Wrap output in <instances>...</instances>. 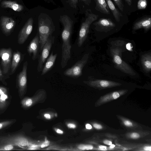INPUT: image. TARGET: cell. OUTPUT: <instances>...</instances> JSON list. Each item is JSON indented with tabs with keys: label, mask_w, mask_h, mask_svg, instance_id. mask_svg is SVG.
<instances>
[{
	"label": "cell",
	"mask_w": 151,
	"mask_h": 151,
	"mask_svg": "<svg viewBox=\"0 0 151 151\" xmlns=\"http://www.w3.org/2000/svg\"><path fill=\"white\" fill-rule=\"evenodd\" d=\"M55 37L51 36L50 37L45 43L41 53L38 56V63L37 68L38 72L41 71L44 65L49 56L51 48L55 41Z\"/></svg>",
	"instance_id": "obj_7"
},
{
	"label": "cell",
	"mask_w": 151,
	"mask_h": 151,
	"mask_svg": "<svg viewBox=\"0 0 151 151\" xmlns=\"http://www.w3.org/2000/svg\"><path fill=\"white\" fill-rule=\"evenodd\" d=\"M124 43L117 41L113 44L110 47V52L115 68L131 76L136 73L131 67L122 59L121 54L123 52L122 46Z\"/></svg>",
	"instance_id": "obj_3"
},
{
	"label": "cell",
	"mask_w": 151,
	"mask_h": 151,
	"mask_svg": "<svg viewBox=\"0 0 151 151\" xmlns=\"http://www.w3.org/2000/svg\"><path fill=\"white\" fill-rule=\"evenodd\" d=\"M27 66L28 62L26 61L24 63L22 70L17 76V84L20 97L24 94L27 87Z\"/></svg>",
	"instance_id": "obj_10"
},
{
	"label": "cell",
	"mask_w": 151,
	"mask_h": 151,
	"mask_svg": "<svg viewBox=\"0 0 151 151\" xmlns=\"http://www.w3.org/2000/svg\"><path fill=\"white\" fill-rule=\"evenodd\" d=\"M93 24L97 31L106 32L113 29L116 26L115 23L109 18H101Z\"/></svg>",
	"instance_id": "obj_13"
},
{
	"label": "cell",
	"mask_w": 151,
	"mask_h": 151,
	"mask_svg": "<svg viewBox=\"0 0 151 151\" xmlns=\"http://www.w3.org/2000/svg\"><path fill=\"white\" fill-rule=\"evenodd\" d=\"M99 147L100 148V149H101V150H106L107 149L106 146L103 145H100L99 146Z\"/></svg>",
	"instance_id": "obj_42"
},
{
	"label": "cell",
	"mask_w": 151,
	"mask_h": 151,
	"mask_svg": "<svg viewBox=\"0 0 151 151\" xmlns=\"http://www.w3.org/2000/svg\"><path fill=\"white\" fill-rule=\"evenodd\" d=\"M127 4L129 6H131L132 4V1L131 0H125Z\"/></svg>",
	"instance_id": "obj_41"
},
{
	"label": "cell",
	"mask_w": 151,
	"mask_h": 151,
	"mask_svg": "<svg viewBox=\"0 0 151 151\" xmlns=\"http://www.w3.org/2000/svg\"><path fill=\"white\" fill-rule=\"evenodd\" d=\"M67 126L70 128H75L76 127L75 124L73 123H69L67 124Z\"/></svg>",
	"instance_id": "obj_38"
},
{
	"label": "cell",
	"mask_w": 151,
	"mask_h": 151,
	"mask_svg": "<svg viewBox=\"0 0 151 151\" xmlns=\"http://www.w3.org/2000/svg\"><path fill=\"white\" fill-rule=\"evenodd\" d=\"M89 56V53L85 54L81 59L72 67L65 70L64 75L73 78H77L81 76L83 69L87 62Z\"/></svg>",
	"instance_id": "obj_5"
},
{
	"label": "cell",
	"mask_w": 151,
	"mask_h": 151,
	"mask_svg": "<svg viewBox=\"0 0 151 151\" xmlns=\"http://www.w3.org/2000/svg\"><path fill=\"white\" fill-rule=\"evenodd\" d=\"M1 6L3 8H10L14 10L20 12L24 9L23 6L17 2L11 1H2L1 3Z\"/></svg>",
	"instance_id": "obj_19"
},
{
	"label": "cell",
	"mask_w": 151,
	"mask_h": 151,
	"mask_svg": "<svg viewBox=\"0 0 151 151\" xmlns=\"http://www.w3.org/2000/svg\"><path fill=\"white\" fill-rule=\"evenodd\" d=\"M45 117L47 119H50V115L48 114H46L44 115Z\"/></svg>",
	"instance_id": "obj_43"
},
{
	"label": "cell",
	"mask_w": 151,
	"mask_h": 151,
	"mask_svg": "<svg viewBox=\"0 0 151 151\" xmlns=\"http://www.w3.org/2000/svg\"><path fill=\"white\" fill-rule=\"evenodd\" d=\"M70 5L71 7L76 9L78 3V0H68Z\"/></svg>",
	"instance_id": "obj_31"
},
{
	"label": "cell",
	"mask_w": 151,
	"mask_h": 151,
	"mask_svg": "<svg viewBox=\"0 0 151 151\" xmlns=\"http://www.w3.org/2000/svg\"><path fill=\"white\" fill-rule=\"evenodd\" d=\"M83 82L88 86L99 90H102L119 86L121 83L107 80L97 79H90Z\"/></svg>",
	"instance_id": "obj_9"
},
{
	"label": "cell",
	"mask_w": 151,
	"mask_h": 151,
	"mask_svg": "<svg viewBox=\"0 0 151 151\" xmlns=\"http://www.w3.org/2000/svg\"><path fill=\"white\" fill-rule=\"evenodd\" d=\"M33 22V18H30L20 31L18 36L17 42L19 44H23L27 39L32 31Z\"/></svg>",
	"instance_id": "obj_12"
},
{
	"label": "cell",
	"mask_w": 151,
	"mask_h": 151,
	"mask_svg": "<svg viewBox=\"0 0 151 151\" xmlns=\"http://www.w3.org/2000/svg\"><path fill=\"white\" fill-rule=\"evenodd\" d=\"M141 62L142 68L146 72H149L151 70V53H146L141 56Z\"/></svg>",
	"instance_id": "obj_21"
},
{
	"label": "cell",
	"mask_w": 151,
	"mask_h": 151,
	"mask_svg": "<svg viewBox=\"0 0 151 151\" xmlns=\"http://www.w3.org/2000/svg\"><path fill=\"white\" fill-rule=\"evenodd\" d=\"M147 5V0H139L137 2V7L139 9L146 8Z\"/></svg>",
	"instance_id": "obj_27"
},
{
	"label": "cell",
	"mask_w": 151,
	"mask_h": 151,
	"mask_svg": "<svg viewBox=\"0 0 151 151\" xmlns=\"http://www.w3.org/2000/svg\"><path fill=\"white\" fill-rule=\"evenodd\" d=\"M128 91L127 89H122L101 96L96 101L95 106L96 107L100 106L113 100L116 99L126 94Z\"/></svg>",
	"instance_id": "obj_11"
},
{
	"label": "cell",
	"mask_w": 151,
	"mask_h": 151,
	"mask_svg": "<svg viewBox=\"0 0 151 151\" xmlns=\"http://www.w3.org/2000/svg\"><path fill=\"white\" fill-rule=\"evenodd\" d=\"M15 21L11 17L2 16L0 17V25L3 32L6 35L10 34L15 25Z\"/></svg>",
	"instance_id": "obj_14"
},
{
	"label": "cell",
	"mask_w": 151,
	"mask_h": 151,
	"mask_svg": "<svg viewBox=\"0 0 151 151\" xmlns=\"http://www.w3.org/2000/svg\"><path fill=\"white\" fill-rule=\"evenodd\" d=\"M49 141L45 139V141L41 145V147L44 148L46 147L49 145Z\"/></svg>",
	"instance_id": "obj_35"
},
{
	"label": "cell",
	"mask_w": 151,
	"mask_h": 151,
	"mask_svg": "<svg viewBox=\"0 0 151 151\" xmlns=\"http://www.w3.org/2000/svg\"><path fill=\"white\" fill-rule=\"evenodd\" d=\"M85 20L82 22L79 32L77 45L78 47H81L86 40L91 24L96 21L99 16L93 14L91 11H86Z\"/></svg>",
	"instance_id": "obj_4"
},
{
	"label": "cell",
	"mask_w": 151,
	"mask_h": 151,
	"mask_svg": "<svg viewBox=\"0 0 151 151\" xmlns=\"http://www.w3.org/2000/svg\"><path fill=\"white\" fill-rule=\"evenodd\" d=\"M118 7L119 9L122 12L124 10V5L122 0H113Z\"/></svg>",
	"instance_id": "obj_30"
},
{
	"label": "cell",
	"mask_w": 151,
	"mask_h": 151,
	"mask_svg": "<svg viewBox=\"0 0 151 151\" xmlns=\"http://www.w3.org/2000/svg\"><path fill=\"white\" fill-rule=\"evenodd\" d=\"M0 81H1L4 84L6 85L7 84L5 80L2 71L1 70L0 68Z\"/></svg>",
	"instance_id": "obj_32"
},
{
	"label": "cell",
	"mask_w": 151,
	"mask_h": 151,
	"mask_svg": "<svg viewBox=\"0 0 151 151\" xmlns=\"http://www.w3.org/2000/svg\"><path fill=\"white\" fill-rule=\"evenodd\" d=\"M1 1V0H0V1Z\"/></svg>",
	"instance_id": "obj_46"
},
{
	"label": "cell",
	"mask_w": 151,
	"mask_h": 151,
	"mask_svg": "<svg viewBox=\"0 0 151 151\" xmlns=\"http://www.w3.org/2000/svg\"><path fill=\"white\" fill-rule=\"evenodd\" d=\"M31 143L26 137L20 134L0 137V144H9L22 147L28 146Z\"/></svg>",
	"instance_id": "obj_6"
},
{
	"label": "cell",
	"mask_w": 151,
	"mask_h": 151,
	"mask_svg": "<svg viewBox=\"0 0 151 151\" xmlns=\"http://www.w3.org/2000/svg\"><path fill=\"white\" fill-rule=\"evenodd\" d=\"M15 146L9 144H0V151L10 150H14Z\"/></svg>",
	"instance_id": "obj_26"
},
{
	"label": "cell",
	"mask_w": 151,
	"mask_h": 151,
	"mask_svg": "<svg viewBox=\"0 0 151 151\" xmlns=\"http://www.w3.org/2000/svg\"><path fill=\"white\" fill-rule=\"evenodd\" d=\"M12 55V51L11 48L0 49V57L3 74L6 75L10 71Z\"/></svg>",
	"instance_id": "obj_8"
},
{
	"label": "cell",
	"mask_w": 151,
	"mask_h": 151,
	"mask_svg": "<svg viewBox=\"0 0 151 151\" xmlns=\"http://www.w3.org/2000/svg\"><path fill=\"white\" fill-rule=\"evenodd\" d=\"M14 122V120H10L0 122V130L9 126L13 124Z\"/></svg>",
	"instance_id": "obj_28"
},
{
	"label": "cell",
	"mask_w": 151,
	"mask_h": 151,
	"mask_svg": "<svg viewBox=\"0 0 151 151\" xmlns=\"http://www.w3.org/2000/svg\"><path fill=\"white\" fill-rule=\"evenodd\" d=\"M7 94H4L0 95V109H4L6 105V100L7 99Z\"/></svg>",
	"instance_id": "obj_25"
},
{
	"label": "cell",
	"mask_w": 151,
	"mask_h": 151,
	"mask_svg": "<svg viewBox=\"0 0 151 151\" xmlns=\"http://www.w3.org/2000/svg\"><path fill=\"white\" fill-rule=\"evenodd\" d=\"M150 132L140 130H135L127 133L125 134L126 138L131 139H138L149 134Z\"/></svg>",
	"instance_id": "obj_20"
},
{
	"label": "cell",
	"mask_w": 151,
	"mask_h": 151,
	"mask_svg": "<svg viewBox=\"0 0 151 151\" xmlns=\"http://www.w3.org/2000/svg\"><path fill=\"white\" fill-rule=\"evenodd\" d=\"M142 150H141L144 151H150L151 150V147L150 146L146 145L143 146L142 147Z\"/></svg>",
	"instance_id": "obj_36"
},
{
	"label": "cell",
	"mask_w": 151,
	"mask_h": 151,
	"mask_svg": "<svg viewBox=\"0 0 151 151\" xmlns=\"http://www.w3.org/2000/svg\"><path fill=\"white\" fill-rule=\"evenodd\" d=\"M21 58V55L19 52L17 51L13 53L9 73L10 75H12L14 73Z\"/></svg>",
	"instance_id": "obj_23"
},
{
	"label": "cell",
	"mask_w": 151,
	"mask_h": 151,
	"mask_svg": "<svg viewBox=\"0 0 151 151\" xmlns=\"http://www.w3.org/2000/svg\"><path fill=\"white\" fill-rule=\"evenodd\" d=\"M108 6L112 12L115 19L117 22L120 21V18L122 15L116 8L111 0H105Z\"/></svg>",
	"instance_id": "obj_24"
},
{
	"label": "cell",
	"mask_w": 151,
	"mask_h": 151,
	"mask_svg": "<svg viewBox=\"0 0 151 151\" xmlns=\"http://www.w3.org/2000/svg\"><path fill=\"white\" fill-rule=\"evenodd\" d=\"M118 118L122 124L128 129L133 130H140L142 127L137 123L132 120L120 115H117Z\"/></svg>",
	"instance_id": "obj_18"
},
{
	"label": "cell",
	"mask_w": 151,
	"mask_h": 151,
	"mask_svg": "<svg viewBox=\"0 0 151 151\" xmlns=\"http://www.w3.org/2000/svg\"><path fill=\"white\" fill-rule=\"evenodd\" d=\"M110 147L111 148H113V147H114L115 146V145L114 144H112L111 145H110Z\"/></svg>",
	"instance_id": "obj_45"
},
{
	"label": "cell",
	"mask_w": 151,
	"mask_h": 151,
	"mask_svg": "<svg viewBox=\"0 0 151 151\" xmlns=\"http://www.w3.org/2000/svg\"><path fill=\"white\" fill-rule=\"evenodd\" d=\"M86 128L87 129H92V127L91 124H87L86 125Z\"/></svg>",
	"instance_id": "obj_39"
},
{
	"label": "cell",
	"mask_w": 151,
	"mask_h": 151,
	"mask_svg": "<svg viewBox=\"0 0 151 151\" xmlns=\"http://www.w3.org/2000/svg\"><path fill=\"white\" fill-rule=\"evenodd\" d=\"M56 132L60 134H63V132L60 129H58L56 130Z\"/></svg>",
	"instance_id": "obj_44"
},
{
	"label": "cell",
	"mask_w": 151,
	"mask_h": 151,
	"mask_svg": "<svg viewBox=\"0 0 151 151\" xmlns=\"http://www.w3.org/2000/svg\"><path fill=\"white\" fill-rule=\"evenodd\" d=\"M96 3L95 9L101 13L106 14H110L109 9L105 0H94Z\"/></svg>",
	"instance_id": "obj_22"
},
{
	"label": "cell",
	"mask_w": 151,
	"mask_h": 151,
	"mask_svg": "<svg viewBox=\"0 0 151 151\" xmlns=\"http://www.w3.org/2000/svg\"><path fill=\"white\" fill-rule=\"evenodd\" d=\"M151 28L150 17H145L140 19L135 22L133 27L134 30L143 28L146 31H148Z\"/></svg>",
	"instance_id": "obj_16"
},
{
	"label": "cell",
	"mask_w": 151,
	"mask_h": 151,
	"mask_svg": "<svg viewBox=\"0 0 151 151\" xmlns=\"http://www.w3.org/2000/svg\"><path fill=\"white\" fill-rule=\"evenodd\" d=\"M84 3L88 5H89L91 2V0H82Z\"/></svg>",
	"instance_id": "obj_40"
},
{
	"label": "cell",
	"mask_w": 151,
	"mask_h": 151,
	"mask_svg": "<svg viewBox=\"0 0 151 151\" xmlns=\"http://www.w3.org/2000/svg\"><path fill=\"white\" fill-rule=\"evenodd\" d=\"M93 127L97 130H101L103 129V127L101 124L97 123H94L93 124Z\"/></svg>",
	"instance_id": "obj_33"
},
{
	"label": "cell",
	"mask_w": 151,
	"mask_h": 151,
	"mask_svg": "<svg viewBox=\"0 0 151 151\" xmlns=\"http://www.w3.org/2000/svg\"><path fill=\"white\" fill-rule=\"evenodd\" d=\"M60 20L62 24L63 29L61 34L62 40L61 66L65 67L71 58V37L73 30V22L66 15L60 16Z\"/></svg>",
	"instance_id": "obj_1"
},
{
	"label": "cell",
	"mask_w": 151,
	"mask_h": 151,
	"mask_svg": "<svg viewBox=\"0 0 151 151\" xmlns=\"http://www.w3.org/2000/svg\"><path fill=\"white\" fill-rule=\"evenodd\" d=\"M57 53L53 54L52 51L47 58L41 71V75L43 76L50 71L54 67L57 56Z\"/></svg>",
	"instance_id": "obj_17"
},
{
	"label": "cell",
	"mask_w": 151,
	"mask_h": 151,
	"mask_svg": "<svg viewBox=\"0 0 151 151\" xmlns=\"http://www.w3.org/2000/svg\"><path fill=\"white\" fill-rule=\"evenodd\" d=\"M38 30L41 51L46 42L55 30L52 20L46 14H41L38 18Z\"/></svg>",
	"instance_id": "obj_2"
},
{
	"label": "cell",
	"mask_w": 151,
	"mask_h": 151,
	"mask_svg": "<svg viewBox=\"0 0 151 151\" xmlns=\"http://www.w3.org/2000/svg\"><path fill=\"white\" fill-rule=\"evenodd\" d=\"M40 48L39 37L37 32L27 47V51L29 55L30 56L32 54V59L33 60H35L38 57Z\"/></svg>",
	"instance_id": "obj_15"
},
{
	"label": "cell",
	"mask_w": 151,
	"mask_h": 151,
	"mask_svg": "<svg viewBox=\"0 0 151 151\" xmlns=\"http://www.w3.org/2000/svg\"><path fill=\"white\" fill-rule=\"evenodd\" d=\"M7 90L6 88L0 86V96L4 94H7Z\"/></svg>",
	"instance_id": "obj_34"
},
{
	"label": "cell",
	"mask_w": 151,
	"mask_h": 151,
	"mask_svg": "<svg viewBox=\"0 0 151 151\" xmlns=\"http://www.w3.org/2000/svg\"><path fill=\"white\" fill-rule=\"evenodd\" d=\"M102 142L104 144L107 145H111L112 144L111 141L107 139L104 140Z\"/></svg>",
	"instance_id": "obj_37"
},
{
	"label": "cell",
	"mask_w": 151,
	"mask_h": 151,
	"mask_svg": "<svg viewBox=\"0 0 151 151\" xmlns=\"http://www.w3.org/2000/svg\"><path fill=\"white\" fill-rule=\"evenodd\" d=\"M78 148L82 150H91L93 149V147L91 145H81L78 146Z\"/></svg>",
	"instance_id": "obj_29"
}]
</instances>
